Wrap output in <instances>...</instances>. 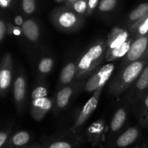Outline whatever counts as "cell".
I'll list each match as a JSON object with an SVG mask.
<instances>
[{"label": "cell", "mask_w": 148, "mask_h": 148, "mask_svg": "<svg viewBox=\"0 0 148 148\" xmlns=\"http://www.w3.org/2000/svg\"><path fill=\"white\" fill-rule=\"evenodd\" d=\"M148 62V59H140L134 61L129 64L118 75L114 84L112 85V91L114 94H120L123 92L128 86H130L139 75Z\"/></svg>", "instance_id": "obj_1"}, {"label": "cell", "mask_w": 148, "mask_h": 148, "mask_svg": "<svg viewBox=\"0 0 148 148\" xmlns=\"http://www.w3.org/2000/svg\"><path fill=\"white\" fill-rule=\"evenodd\" d=\"M106 49V44L105 42H100L91 46L79 59L77 66L76 73L78 75H83L95 68L103 57Z\"/></svg>", "instance_id": "obj_2"}, {"label": "cell", "mask_w": 148, "mask_h": 148, "mask_svg": "<svg viewBox=\"0 0 148 148\" xmlns=\"http://www.w3.org/2000/svg\"><path fill=\"white\" fill-rule=\"evenodd\" d=\"M114 65L108 63L103 65L99 71L88 79L85 86V90L88 92H95L101 91L103 86L107 82L114 71Z\"/></svg>", "instance_id": "obj_3"}, {"label": "cell", "mask_w": 148, "mask_h": 148, "mask_svg": "<svg viewBox=\"0 0 148 148\" xmlns=\"http://www.w3.org/2000/svg\"><path fill=\"white\" fill-rule=\"evenodd\" d=\"M127 59L130 63L140 59H148V34L137 37L132 42L127 54Z\"/></svg>", "instance_id": "obj_4"}, {"label": "cell", "mask_w": 148, "mask_h": 148, "mask_svg": "<svg viewBox=\"0 0 148 148\" xmlns=\"http://www.w3.org/2000/svg\"><path fill=\"white\" fill-rule=\"evenodd\" d=\"M101 91H97L94 92L93 95L87 101L84 107H82L75 125L72 127V130L76 129L77 128L80 127L82 124L85 122V120L90 116L94 112V110L96 109L98 104V100H99L100 95H101Z\"/></svg>", "instance_id": "obj_5"}, {"label": "cell", "mask_w": 148, "mask_h": 148, "mask_svg": "<svg viewBox=\"0 0 148 148\" xmlns=\"http://www.w3.org/2000/svg\"><path fill=\"white\" fill-rule=\"evenodd\" d=\"M12 81V63L10 56H6L0 69V91H6Z\"/></svg>", "instance_id": "obj_6"}, {"label": "cell", "mask_w": 148, "mask_h": 148, "mask_svg": "<svg viewBox=\"0 0 148 148\" xmlns=\"http://www.w3.org/2000/svg\"><path fill=\"white\" fill-rule=\"evenodd\" d=\"M52 107V102L47 97L35 99L32 101V115L36 120L40 119Z\"/></svg>", "instance_id": "obj_7"}, {"label": "cell", "mask_w": 148, "mask_h": 148, "mask_svg": "<svg viewBox=\"0 0 148 148\" xmlns=\"http://www.w3.org/2000/svg\"><path fill=\"white\" fill-rule=\"evenodd\" d=\"M129 33L127 30L116 28L108 35L106 46L107 52L114 49V48L120 46L128 41Z\"/></svg>", "instance_id": "obj_8"}, {"label": "cell", "mask_w": 148, "mask_h": 148, "mask_svg": "<svg viewBox=\"0 0 148 148\" xmlns=\"http://www.w3.org/2000/svg\"><path fill=\"white\" fill-rule=\"evenodd\" d=\"M56 23L63 28H73L78 22L77 15L69 10H62L56 14L55 17Z\"/></svg>", "instance_id": "obj_9"}, {"label": "cell", "mask_w": 148, "mask_h": 148, "mask_svg": "<svg viewBox=\"0 0 148 148\" xmlns=\"http://www.w3.org/2000/svg\"><path fill=\"white\" fill-rule=\"evenodd\" d=\"M140 131L137 129L132 127L121 133L116 140V147L118 148H125L132 145L139 137Z\"/></svg>", "instance_id": "obj_10"}, {"label": "cell", "mask_w": 148, "mask_h": 148, "mask_svg": "<svg viewBox=\"0 0 148 148\" xmlns=\"http://www.w3.org/2000/svg\"><path fill=\"white\" fill-rule=\"evenodd\" d=\"M22 30L27 39L30 41L38 40L39 37V28L33 20H27L22 25Z\"/></svg>", "instance_id": "obj_11"}, {"label": "cell", "mask_w": 148, "mask_h": 148, "mask_svg": "<svg viewBox=\"0 0 148 148\" xmlns=\"http://www.w3.org/2000/svg\"><path fill=\"white\" fill-rule=\"evenodd\" d=\"M132 44V41L129 40L126 41L125 43L123 44L114 48L112 50L106 52V60L112 61L127 55V52L130 50Z\"/></svg>", "instance_id": "obj_12"}, {"label": "cell", "mask_w": 148, "mask_h": 148, "mask_svg": "<svg viewBox=\"0 0 148 148\" xmlns=\"http://www.w3.org/2000/svg\"><path fill=\"white\" fill-rule=\"evenodd\" d=\"M25 80L23 76H19L16 78L14 84V97L17 103L23 101L25 94Z\"/></svg>", "instance_id": "obj_13"}, {"label": "cell", "mask_w": 148, "mask_h": 148, "mask_svg": "<svg viewBox=\"0 0 148 148\" xmlns=\"http://www.w3.org/2000/svg\"><path fill=\"white\" fill-rule=\"evenodd\" d=\"M77 72V67L74 62H69L62 69L60 81L63 84H68L72 81Z\"/></svg>", "instance_id": "obj_14"}, {"label": "cell", "mask_w": 148, "mask_h": 148, "mask_svg": "<svg viewBox=\"0 0 148 148\" xmlns=\"http://www.w3.org/2000/svg\"><path fill=\"white\" fill-rule=\"evenodd\" d=\"M148 14V1L141 3L130 12L129 18L132 23H136Z\"/></svg>", "instance_id": "obj_15"}, {"label": "cell", "mask_w": 148, "mask_h": 148, "mask_svg": "<svg viewBox=\"0 0 148 148\" xmlns=\"http://www.w3.org/2000/svg\"><path fill=\"white\" fill-rule=\"evenodd\" d=\"M127 118V113L123 108H119L114 115L111 122V129L112 131H117L124 125Z\"/></svg>", "instance_id": "obj_16"}, {"label": "cell", "mask_w": 148, "mask_h": 148, "mask_svg": "<svg viewBox=\"0 0 148 148\" xmlns=\"http://www.w3.org/2000/svg\"><path fill=\"white\" fill-rule=\"evenodd\" d=\"M30 136L27 131H19L16 133L10 140V145L14 147H23V146L28 143Z\"/></svg>", "instance_id": "obj_17"}, {"label": "cell", "mask_w": 148, "mask_h": 148, "mask_svg": "<svg viewBox=\"0 0 148 148\" xmlns=\"http://www.w3.org/2000/svg\"><path fill=\"white\" fill-rule=\"evenodd\" d=\"M135 87L140 94L145 92L148 89V62L137 79Z\"/></svg>", "instance_id": "obj_18"}, {"label": "cell", "mask_w": 148, "mask_h": 148, "mask_svg": "<svg viewBox=\"0 0 148 148\" xmlns=\"http://www.w3.org/2000/svg\"><path fill=\"white\" fill-rule=\"evenodd\" d=\"M72 93V89L69 86L64 87L58 92L56 95V104L59 108H64L67 105Z\"/></svg>", "instance_id": "obj_19"}, {"label": "cell", "mask_w": 148, "mask_h": 148, "mask_svg": "<svg viewBox=\"0 0 148 148\" xmlns=\"http://www.w3.org/2000/svg\"><path fill=\"white\" fill-rule=\"evenodd\" d=\"M131 29L134 30L137 37L148 34V14L134 23L132 26Z\"/></svg>", "instance_id": "obj_20"}, {"label": "cell", "mask_w": 148, "mask_h": 148, "mask_svg": "<svg viewBox=\"0 0 148 148\" xmlns=\"http://www.w3.org/2000/svg\"><path fill=\"white\" fill-rule=\"evenodd\" d=\"M77 13L83 14L88 11V0H75L70 4H69Z\"/></svg>", "instance_id": "obj_21"}, {"label": "cell", "mask_w": 148, "mask_h": 148, "mask_svg": "<svg viewBox=\"0 0 148 148\" xmlns=\"http://www.w3.org/2000/svg\"><path fill=\"white\" fill-rule=\"evenodd\" d=\"M53 61L51 57L43 58L38 65V69L42 73H48L53 68Z\"/></svg>", "instance_id": "obj_22"}, {"label": "cell", "mask_w": 148, "mask_h": 148, "mask_svg": "<svg viewBox=\"0 0 148 148\" xmlns=\"http://www.w3.org/2000/svg\"><path fill=\"white\" fill-rule=\"evenodd\" d=\"M117 0H101L98 4V8L101 12H108L116 7Z\"/></svg>", "instance_id": "obj_23"}, {"label": "cell", "mask_w": 148, "mask_h": 148, "mask_svg": "<svg viewBox=\"0 0 148 148\" xmlns=\"http://www.w3.org/2000/svg\"><path fill=\"white\" fill-rule=\"evenodd\" d=\"M23 11L27 14H32L36 10V0H22Z\"/></svg>", "instance_id": "obj_24"}, {"label": "cell", "mask_w": 148, "mask_h": 148, "mask_svg": "<svg viewBox=\"0 0 148 148\" xmlns=\"http://www.w3.org/2000/svg\"><path fill=\"white\" fill-rule=\"evenodd\" d=\"M46 148H74V147L67 141L59 140L51 142Z\"/></svg>", "instance_id": "obj_25"}, {"label": "cell", "mask_w": 148, "mask_h": 148, "mask_svg": "<svg viewBox=\"0 0 148 148\" xmlns=\"http://www.w3.org/2000/svg\"><path fill=\"white\" fill-rule=\"evenodd\" d=\"M48 94L47 89L43 86H38L34 89L32 92V99L42 98V97H46Z\"/></svg>", "instance_id": "obj_26"}, {"label": "cell", "mask_w": 148, "mask_h": 148, "mask_svg": "<svg viewBox=\"0 0 148 148\" xmlns=\"http://www.w3.org/2000/svg\"><path fill=\"white\" fill-rule=\"evenodd\" d=\"M147 111H148V93L147 96L145 97V99L144 102H143V110H142V113H141V121L144 119V118L145 117Z\"/></svg>", "instance_id": "obj_27"}, {"label": "cell", "mask_w": 148, "mask_h": 148, "mask_svg": "<svg viewBox=\"0 0 148 148\" xmlns=\"http://www.w3.org/2000/svg\"><path fill=\"white\" fill-rule=\"evenodd\" d=\"M99 4V0H88V13H91L95 7Z\"/></svg>", "instance_id": "obj_28"}, {"label": "cell", "mask_w": 148, "mask_h": 148, "mask_svg": "<svg viewBox=\"0 0 148 148\" xmlns=\"http://www.w3.org/2000/svg\"><path fill=\"white\" fill-rule=\"evenodd\" d=\"M8 134L6 132H0V148L3 147V145L7 142Z\"/></svg>", "instance_id": "obj_29"}, {"label": "cell", "mask_w": 148, "mask_h": 148, "mask_svg": "<svg viewBox=\"0 0 148 148\" xmlns=\"http://www.w3.org/2000/svg\"><path fill=\"white\" fill-rule=\"evenodd\" d=\"M5 31H6V26L4 24V22L1 20H0V41L3 39V38L4 37V35H5Z\"/></svg>", "instance_id": "obj_30"}, {"label": "cell", "mask_w": 148, "mask_h": 148, "mask_svg": "<svg viewBox=\"0 0 148 148\" xmlns=\"http://www.w3.org/2000/svg\"><path fill=\"white\" fill-rule=\"evenodd\" d=\"M14 23H15V24L17 26H22L23 24V23H24L23 17L20 15L16 16L15 18H14Z\"/></svg>", "instance_id": "obj_31"}, {"label": "cell", "mask_w": 148, "mask_h": 148, "mask_svg": "<svg viewBox=\"0 0 148 148\" xmlns=\"http://www.w3.org/2000/svg\"><path fill=\"white\" fill-rule=\"evenodd\" d=\"M12 0H0V6L1 7H7L10 5V2H11Z\"/></svg>", "instance_id": "obj_32"}, {"label": "cell", "mask_w": 148, "mask_h": 148, "mask_svg": "<svg viewBox=\"0 0 148 148\" xmlns=\"http://www.w3.org/2000/svg\"><path fill=\"white\" fill-rule=\"evenodd\" d=\"M142 124L145 126V127H148V111L146 114L145 117L144 118L143 120H142Z\"/></svg>", "instance_id": "obj_33"}, {"label": "cell", "mask_w": 148, "mask_h": 148, "mask_svg": "<svg viewBox=\"0 0 148 148\" xmlns=\"http://www.w3.org/2000/svg\"><path fill=\"white\" fill-rule=\"evenodd\" d=\"M13 33H14L15 35H19L20 33V31L19 30L18 28H14V30H13Z\"/></svg>", "instance_id": "obj_34"}, {"label": "cell", "mask_w": 148, "mask_h": 148, "mask_svg": "<svg viewBox=\"0 0 148 148\" xmlns=\"http://www.w3.org/2000/svg\"><path fill=\"white\" fill-rule=\"evenodd\" d=\"M75 1V0H66V3H67L68 4H70L71 3H72L73 1Z\"/></svg>", "instance_id": "obj_35"}, {"label": "cell", "mask_w": 148, "mask_h": 148, "mask_svg": "<svg viewBox=\"0 0 148 148\" xmlns=\"http://www.w3.org/2000/svg\"><path fill=\"white\" fill-rule=\"evenodd\" d=\"M38 147H37V146H31V147H30V148H38Z\"/></svg>", "instance_id": "obj_36"}, {"label": "cell", "mask_w": 148, "mask_h": 148, "mask_svg": "<svg viewBox=\"0 0 148 148\" xmlns=\"http://www.w3.org/2000/svg\"><path fill=\"white\" fill-rule=\"evenodd\" d=\"M21 148H30V147H21Z\"/></svg>", "instance_id": "obj_37"}, {"label": "cell", "mask_w": 148, "mask_h": 148, "mask_svg": "<svg viewBox=\"0 0 148 148\" xmlns=\"http://www.w3.org/2000/svg\"><path fill=\"white\" fill-rule=\"evenodd\" d=\"M56 1H59V2H60V1H64V0H56Z\"/></svg>", "instance_id": "obj_38"}, {"label": "cell", "mask_w": 148, "mask_h": 148, "mask_svg": "<svg viewBox=\"0 0 148 148\" xmlns=\"http://www.w3.org/2000/svg\"><path fill=\"white\" fill-rule=\"evenodd\" d=\"M38 148H40V147H38Z\"/></svg>", "instance_id": "obj_39"}]
</instances>
